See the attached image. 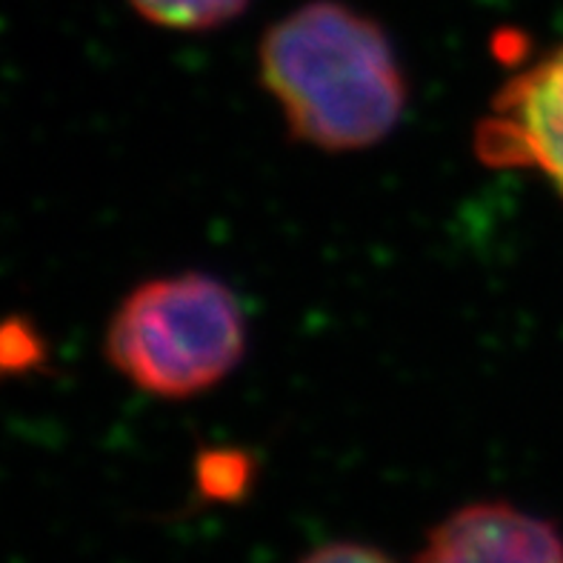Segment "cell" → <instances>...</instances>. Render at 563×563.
Segmentation results:
<instances>
[{
    "label": "cell",
    "mask_w": 563,
    "mask_h": 563,
    "mask_svg": "<svg viewBox=\"0 0 563 563\" xmlns=\"http://www.w3.org/2000/svg\"><path fill=\"white\" fill-rule=\"evenodd\" d=\"M257 60L289 135L314 150L375 146L407 109V75L389 35L341 0H312L284 14L261 41Z\"/></svg>",
    "instance_id": "obj_1"
},
{
    "label": "cell",
    "mask_w": 563,
    "mask_h": 563,
    "mask_svg": "<svg viewBox=\"0 0 563 563\" xmlns=\"http://www.w3.org/2000/svg\"><path fill=\"white\" fill-rule=\"evenodd\" d=\"M107 361L141 393L195 398L229 378L246 352V314L223 280L200 272L141 284L114 309Z\"/></svg>",
    "instance_id": "obj_2"
},
{
    "label": "cell",
    "mask_w": 563,
    "mask_h": 563,
    "mask_svg": "<svg viewBox=\"0 0 563 563\" xmlns=\"http://www.w3.org/2000/svg\"><path fill=\"white\" fill-rule=\"evenodd\" d=\"M475 150L489 166L536 169L563 198V43L500 86Z\"/></svg>",
    "instance_id": "obj_3"
},
{
    "label": "cell",
    "mask_w": 563,
    "mask_h": 563,
    "mask_svg": "<svg viewBox=\"0 0 563 563\" xmlns=\"http://www.w3.org/2000/svg\"><path fill=\"white\" fill-rule=\"evenodd\" d=\"M415 563H563V532L512 504H470L429 532Z\"/></svg>",
    "instance_id": "obj_4"
},
{
    "label": "cell",
    "mask_w": 563,
    "mask_h": 563,
    "mask_svg": "<svg viewBox=\"0 0 563 563\" xmlns=\"http://www.w3.org/2000/svg\"><path fill=\"white\" fill-rule=\"evenodd\" d=\"M143 21L175 32H207L235 21L250 0H129Z\"/></svg>",
    "instance_id": "obj_5"
},
{
    "label": "cell",
    "mask_w": 563,
    "mask_h": 563,
    "mask_svg": "<svg viewBox=\"0 0 563 563\" xmlns=\"http://www.w3.org/2000/svg\"><path fill=\"white\" fill-rule=\"evenodd\" d=\"M298 563H395L393 558L384 555L375 547H366V543L355 541H338L327 543L321 550L309 552L307 558H300Z\"/></svg>",
    "instance_id": "obj_6"
}]
</instances>
